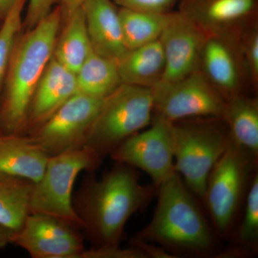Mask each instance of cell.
I'll return each mask as SVG.
<instances>
[{"mask_svg": "<svg viewBox=\"0 0 258 258\" xmlns=\"http://www.w3.org/2000/svg\"><path fill=\"white\" fill-rule=\"evenodd\" d=\"M140 177L138 169L119 162L101 178L95 171L86 172L73 205L91 248L120 245L131 217L147 208L156 196L157 188L142 184Z\"/></svg>", "mask_w": 258, "mask_h": 258, "instance_id": "obj_1", "label": "cell"}, {"mask_svg": "<svg viewBox=\"0 0 258 258\" xmlns=\"http://www.w3.org/2000/svg\"><path fill=\"white\" fill-rule=\"evenodd\" d=\"M150 222L134 237L157 244L176 258H216L223 246L200 200L177 171L157 188Z\"/></svg>", "mask_w": 258, "mask_h": 258, "instance_id": "obj_2", "label": "cell"}, {"mask_svg": "<svg viewBox=\"0 0 258 258\" xmlns=\"http://www.w3.org/2000/svg\"><path fill=\"white\" fill-rule=\"evenodd\" d=\"M62 25L60 5L30 30L22 31L15 43L0 97V130L26 134L32 96L53 55Z\"/></svg>", "mask_w": 258, "mask_h": 258, "instance_id": "obj_3", "label": "cell"}, {"mask_svg": "<svg viewBox=\"0 0 258 258\" xmlns=\"http://www.w3.org/2000/svg\"><path fill=\"white\" fill-rule=\"evenodd\" d=\"M257 173L258 158L232 142L210 171L201 202L222 241L230 240Z\"/></svg>", "mask_w": 258, "mask_h": 258, "instance_id": "obj_4", "label": "cell"}, {"mask_svg": "<svg viewBox=\"0 0 258 258\" xmlns=\"http://www.w3.org/2000/svg\"><path fill=\"white\" fill-rule=\"evenodd\" d=\"M176 171L201 201L212 168L232 142L223 118L199 117L170 123Z\"/></svg>", "mask_w": 258, "mask_h": 258, "instance_id": "obj_5", "label": "cell"}, {"mask_svg": "<svg viewBox=\"0 0 258 258\" xmlns=\"http://www.w3.org/2000/svg\"><path fill=\"white\" fill-rule=\"evenodd\" d=\"M153 115L152 88L121 83L103 98L85 146L103 159L126 139L149 126Z\"/></svg>", "mask_w": 258, "mask_h": 258, "instance_id": "obj_6", "label": "cell"}, {"mask_svg": "<svg viewBox=\"0 0 258 258\" xmlns=\"http://www.w3.org/2000/svg\"><path fill=\"white\" fill-rule=\"evenodd\" d=\"M103 160L87 146L50 156L42 177L34 183L30 213L50 215L82 230L73 205L75 182L82 171L99 169Z\"/></svg>", "mask_w": 258, "mask_h": 258, "instance_id": "obj_7", "label": "cell"}, {"mask_svg": "<svg viewBox=\"0 0 258 258\" xmlns=\"http://www.w3.org/2000/svg\"><path fill=\"white\" fill-rule=\"evenodd\" d=\"M154 114L169 123L199 117L223 118L227 101L200 69L174 82L160 81L152 88Z\"/></svg>", "mask_w": 258, "mask_h": 258, "instance_id": "obj_8", "label": "cell"}, {"mask_svg": "<svg viewBox=\"0 0 258 258\" xmlns=\"http://www.w3.org/2000/svg\"><path fill=\"white\" fill-rule=\"evenodd\" d=\"M109 157L145 172L157 190L176 172L170 123L154 114L149 126L126 139Z\"/></svg>", "mask_w": 258, "mask_h": 258, "instance_id": "obj_9", "label": "cell"}, {"mask_svg": "<svg viewBox=\"0 0 258 258\" xmlns=\"http://www.w3.org/2000/svg\"><path fill=\"white\" fill-rule=\"evenodd\" d=\"M103 101L77 92L30 135L50 156L82 147Z\"/></svg>", "mask_w": 258, "mask_h": 258, "instance_id": "obj_10", "label": "cell"}, {"mask_svg": "<svg viewBox=\"0 0 258 258\" xmlns=\"http://www.w3.org/2000/svg\"><path fill=\"white\" fill-rule=\"evenodd\" d=\"M32 258H80L85 247L79 230L50 215L30 213L12 243Z\"/></svg>", "mask_w": 258, "mask_h": 258, "instance_id": "obj_11", "label": "cell"}, {"mask_svg": "<svg viewBox=\"0 0 258 258\" xmlns=\"http://www.w3.org/2000/svg\"><path fill=\"white\" fill-rule=\"evenodd\" d=\"M208 35L186 15L170 13L159 40L165 57L161 81H179L200 69V57Z\"/></svg>", "mask_w": 258, "mask_h": 258, "instance_id": "obj_12", "label": "cell"}, {"mask_svg": "<svg viewBox=\"0 0 258 258\" xmlns=\"http://www.w3.org/2000/svg\"><path fill=\"white\" fill-rule=\"evenodd\" d=\"M240 35H208L200 57V71L227 101L243 94Z\"/></svg>", "mask_w": 258, "mask_h": 258, "instance_id": "obj_13", "label": "cell"}, {"mask_svg": "<svg viewBox=\"0 0 258 258\" xmlns=\"http://www.w3.org/2000/svg\"><path fill=\"white\" fill-rule=\"evenodd\" d=\"M255 7L256 0H184L180 12L207 35H240Z\"/></svg>", "mask_w": 258, "mask_h": 258, "instance_id": "obj_14", "label": "cell"}, {"mask_svg": "<svg viewBox=\"0 0 258 258\" xmlns=\"http://www.w3.org/2000/svg\"><path fill=\"white\" fill-rule=\"evenodd\" d=\"M77 92L76 74L52 56L32 96L26 134L38 128Z\"/></svg>", "mask_w": 258, "mask_h": 258, "instance_id": "obj_15", "label": "cell"}, {"mask_svg": "<svg viewBox=\"0 0 258 258\" xmlns=\"http://www.w3.org/2000/svg\"><path fill=\"white\" fill-rule=\"evenodd\" d=\"M82 8L93 50L118 62L128 52L118 10L111 0H86Z\"/></svg>", "mask_w": 258, "mask_h": 258, "instance_id": "obj_16", "label": "cell"}, {"mask_svg": "<svg viewBox=\"0 0 258 258\" xmlns=\"http://www.w3.org/2000/svg\"><path fill=\"white\" fill-rule=\"evenodd\" d=\"M50 156L31 135L0 132V171L36 183Z\"/></svg>", "mask_w": 258, "mask_h": 258, "instance_id": "obj_17", "label": "cell"}, {"mask_svg": "<svg viewBox=\"0 0 258 258\" xmlns=\"http://www.w3.org/2000/svg\"><path fill=\"white\" fill-rule=\"evenodd\" d=\"M117 63L122 83L154 87L162 80L165 71L160 40L128 50Z\"/></svg>", "mask_w": 258, "mask_h": 258, "instance_id": "obj_18", "label": "cell"}, {"mask_svg": "<svg viewBox=\"0 0 258 258\" xmlns=\"http://www.w3.org/2000/svg\"><path fill=\"white\" fill-rule=\"evenodd\" d=\"M62 24L64 25L59 31L52 56L76 74L93 51L82 7Z\"/></svg>", "mask_w": 258, "mask_h": 258, "instance_id": "obj_19", "label": "cell"}, {"mask_svg": "<svg viewBox=\"0 0 258 258\" xmlns=\"http://www.w3.org/2000/svg\"><path fill=\"white\" fill-rule=\"evenodd\" d=\"M232 142L258 158V101L242 94L227 101L223 117Z\"/></svg>", "mask_w": 258, "mask_h": 258, "instance_id": "obj_20", "label": "cell"}, {"mask_svg": "<svg viewBox=\"0 0 258 258\" xmlns=\"http://www.w3.org/2000/svg\"><path fill=\"white\" fill-rule=\"evenodd\" d=\"M34 183L0 171V224L18 232L30 214Z\"/></svg>", "mask_w": 258, "mask_h": 258, "instance_id": "obj_21", "label": "cell"}, {"mask_svg": "<svg viewBox=\"0 0 258 258\" xmlns=\"http://www.w3.org/2000/svg\"><path fill=\"white\" fill-rule=\"evenodd\" d=\"M78 92L105 98L121 84L116 61L92 51L76 73Z\"/></svg>", "mask_w": 258, "mask_h": 258, "instance_id": "obj_22", "label": "cell"}, {"mask_svg": "<svg viewBox=\"0 0 258 258\" xmlns=\"http://www.w3.org/2000/svg\"><path fill=\"white\" fill-rule=\"evenodd\" d=\"M123 41L127 50H133L159 40L170 13L153 14L121 8L118 10Z\"/></svg>", "mask_w": 258, "mask_h": 258, "instance_id": "obj_23", "label": "cell"}, {"mask_svg": "<svg viewBox=\"0 0 258 258\" xmlns=\"http://www.w3.org/2000/svg\"><path fill=\"white\" fill-rule=\"evenodd\" d=\"M229 243L240 246L252 252L258 253V173L254 176L243 209Z\"/></svg>", "mask_w": 258, "mask_h": 258, "instance_id": "obj_24", "label": "cell"}, {"mask_svg": "<svg viewBox=\"0 0 258 258\" xmlns=\"http://www.w3.org/2000/svg\"><path fill=\"white\" fill-rule=\"evenodd\" d=\"M27 0H18L0 25V97L13 50L23 30V11Z\"/></svg>", "mask_w": 258, "mask_h": 258, "instance_id": "obj_25", "label": "cell"}, {"mask_svg": "<svg viewBox=\"0 0 258 258\" xmlns=\"http://www.w3.org/2000/svg\"><path fill=\"white\" fill-rule=\"evenodd\" d=\"M240 43L246 73L255 88L258 82V29L255 23L244 28Z\"/></svg>", "mask_w": 258, "mask_h": 258, "instance_id": "obj_26", "label": "cell"}, {"mask_svg": "<svg viewBox=\"0 0 258 258\" xmlns=\"http://www.w3.org/2000/svg\"><path fill=\"white\" fill-rule=\"evenodd\" d=\"M80 258H148L143 251L137 247L122 248L120 245L106 246L85 249Z\"/></svg>", "mask_w": 258, "mask_h": 258, "instance_id": "obj_27", "label": "cell"}, {"mask_svg": "<svg viewBox=\"0 0 258 258\" xmlns=\"http://www.w3.org/2000/svg\"><path fill=\"white\" fill-rule=\"evenodd\" d=\"M176 0H115L121 8L153 13L164 14L168 13Z\"/></svg>", "mask_w": 258, "mask_h": 258, "instance_id": "obj_28", "label": "cell"}, {"mask_svg": "<svg viewBox=\"0 0 258 258\" xmlns=\"http://www.w3.org/2000/svg\"><path fill=\"white\" fill-rule=\"evenodd\" d=\"M60 0H29L28 10L25 20H23V28L30 30L43 20L51 10L52 7Z\"/></svg>", "mask_w": 258, "mask_h": 258, "instance_id": "obj_29", "label": "cell"}, {"mask_svg": "<svg viewBox=\"0 0 258 258\" xmlns=\"http://www.w3.org/2000/svg\"><path fill=\"white\" fill-rule=\"evenodd\" d=\"M129 246L137 247L143 251L148 258H176L157 244L132 237L129 240Z\"/></svg>", "mask_w": 258, "mask_h": 258, "instance_id": "obj_30", "label": "cell"}, {"mask_svg": "<svg viewBox=\"0 0 258 258\" xmlns=\"http://www.w3.org/2000/svg\"><path fill=\"white\" fill-rule=\"evenodd\" d=\"M86 0H60V6L62 11V21L69 18L76 10L82 7Z\"/></svg>", "mask_w": 258, "mask_h": 258, "instance_id": "obj_31", "label": "cell"}, {"mask_svg": "<svg viewBox=\"0 0 258 258\" xmlns=\"http://www.w3.org/2000/svg\"><path fill=\"white\" fill-rule=\"evenodd\" d=\"M14 232L0 224V250L12 243Z\"/></svg>", "mask_w": 258, "mask_h": 258, "instance_id": "obj_32", "label": "cell"}, {"mask_svg": "<svg viewBox=\"0 0 258 258\" xmlns=\"http://www.w3.org/2000/svg\"><path fill=\"white\" fill-rule=\"evenodd\" d=\"M18 0H0V21H3Z\"/></svg>", "mask_w": 258, "mask_h": 258, "instance_id": "obj_33", "label": "cell"}, {"mask_svg": "<svg viewBox=\"0 0 258 258\" xmlns=\"http://www.w3.org/2000/svg\"><path fill=\"white\" fill-rule=\"evenodd\" d=\"M1 23H2V22H1V21H0V25H1Z\"/></svg>", "mask_w": 258, "mask_h": 258, "instance_id": "obj_34", "label": "cell"}, {"mask_svg": "<svg viewBox=\"0 0 258 258\" xmlns=\"http://www.w3.org/2000/svg\"><path fill=\"white\" fill-rule=\"evenodd\" d=\"M0 132H1V130H0Z\"/></svg>", "mask_w": 258, "mask_h": 258, "instance_id": "obj_35", "label": "cell"}]
</instances>
